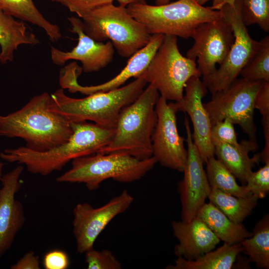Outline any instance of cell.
<instances>
[{"mask_svg": "<svg viewBox=\"0 0 269 269\" xmlns=\"http://www.w3.org/2000/svg\"><path fill=\"white\" fill-rule=\"evenodd\" d=\"M73 134L66 142L45 151L32 150L25 146L5 149L0 157L9 163L24 165L28 172L47 176L60 171L70 161L98 153L109 144L115 129L102 127L87 122L71 123Z\"/></svg>", "mask_w": 269, "mask_h": 269, "instance_id": "1", "label": "cell"}, {"mask_svg": "<svg viewBox=\"0 0 269 269\" xmlns=\"http://www.w3.org/2000/svg\"><path fill=\"white\" fill-rule=\"evenodd\" d=\"M50 94L33 96L20 110L0 116V136L23 139L26 147L47 151L67 141L73 134L71 123L50 109Z\"/></svg>", "mask_w": 269, "mask_h": 269, "instance_id": "2", "label": "cell"}, {"mask_svg": "<svg viewBox=\"0 0 269 269\" xmlns=\"http://www.w3.org/2000/svg\"><path fill=\"white\" fill-rule=\"evenodd\" d=\"M146 84L142 74L125 86L80 99L68 97L61 88L50 94V109L70 123L90 121L103 128L115 129L122 110L139 97Z\"/></svg>", "mask_w": 269, "mask_h": 269, "instance_id": "3", "label": "cell"}, {"mask_svg": "<svg viewBox=\"0 0 269 269\" xmlns=\"http://www.w3.org/2000/svg\"><path fill=\"white\" fill-rule=\"evenodd\" d=\"M159 97L151 84L124 108L111 142L98 152L126 154L138 159L152 156L151 136L157 122L155 104Z\"/></svg>", "mask_w": 269, "mask_h": 269, "instance_id": "4", "label": "cell"}, {"mask_svg": "<svg viewBox=\"0 0 269 269\" xmlns=\"http://www.w3.org/2000/svg\"><path fill=\"white\" fill-rule=\"evenodd\" d=\"M126 8L150 34H161L185 39L191 37L194 29L201 24L223 16L220 10L204 7L195 0H178L159 5L133 4Z\"/></svg>", "mask_w": 269, "mask_h": 269, "instance_id": "5", "label": "cell"}, {"mask_svg": "<svg viewBox=\"0 0 269 269\" xmlns=\"http://www.w3.org/2000/svg\"><path fill=\"white\" fill-rule=\"evenodd\" d=\"M71 161V168L57 177L56 181L83 183L90 191L97 189L102 182L109 179L121 183L139 180L157 163L153 156L140 160L126 154L99 153Z\"/></svg>", "mask_w": 269, "mask_h": 269, "instance_id": "6", "label": "cell"}, {"mask_svg": "<svg viewBox=\"0 0 269 269\" xmlns=\"http://www.w3.org/2000/svg\"><path fill=\"white\" fill-rule=\"evenodd\" d=\"M84 32L94 40H109L118 53L129 58L146 45L151 34L126 7L113 3L98 7L82 18Z\"/></svg>", "mask_w": 269, "mask_h": 269, "instance_id": "7", "label": "cell"}, {"mask_svg": "<svg viewBox=\"0 0 269 269\" xmlns=\"http://www.w3.org/2000/svg\"><path fill=\"white\" fill-rule=\"evenodd\" d=\"M147 83L152 84L160 96L178 102L183 97L187 81L201 76L195 60L183 56L177 45V37L165 35L162 42L143 73Z\"/></svg>", "mask_w": 269, "mask_h": 269, "instance_id": "8", "label": "cell"}, {"mask_svg": "<svg viewBox=\"0 0 269 269\" xmlns=\"http://www.w3.org/2000/svg\"><path fill=\"white\" fill-rule=\"evenodd\" d=\"M224 17L232 26L234 40L224 62L202 82L212 94L223 90L238 78L260 45L253 39L241 18L238 0H226L220 6Z\"/></svg>", "mask_w": 269, "mask_h": 269, "instance_id": "9", "label": "cell"}, {"mask_svg": "<svg viewBox=\"0 0 269 269\" xmlns=\"http://www.w3.org/2000/svg\"><path fill=\"white\" fill-rule=\"evenodd\" d=\"M263 82L237 78L228 87L212 95L211 100L203 103L211 127L228 119L239 125L249 139L257 142L254 103Z\"/></svg>", "mask_w": 269, "mask_h": 269, "instance_id": "10", "label": "cell"}, {"mask_svg": "<svg viewBox=\"0 0 269 269\" xmlns=\"http://www.w3.org/2000/svg\"><path fill=\"white\" fill-rule=\"evenodd\" d=\"M192 46L186 57L197 59V67L202 79L212 75L225 60L234 40L231 25L223 16L201 24L194 30Z\"/></svg>", "mask_w": 269, "mask_h": 269, "instance_id": "11", "label": "cell"}, {"mask_svg": "<svg viewBox=\"0 0 269 269\" xmlns=\"http://www.w3.org/2000/svg\"><path fill=\"white\" fill-rule=\"evenodd\" d=\"M133 201V197L124 190L98 208L88 203L76 204L73 210L72 226L77 252L85 253L93 248L97 238L108 224L116 216L125 212Z\"/></svg>", "mask_w": 269, "mask_h": 269, "instance_id": "12", "label": "cell"}, {"mask_svg": "<svg viewBox=\"0 0 269 269\" xmlns=\"http://www.w3.org/2000/svg\"><path fill=\"white\" fill-rule=\"evenodd\" d=\"M164 36L161 34H152L147 44L130 57L120 73L105 83L96 86L80 85L77 79L82 72V68L76 62H72L61 70L59 84L62 88L67 89L70 93L78 92L86 95L116 90L129 79H135L143 74L162 42Z\"/></svg>", "mask_w": 269, "mask_h": 269, "instance_id": "13", "label": "cell"}, {"mask_svg": "<svg viewBox=\"0 0 269 269\" xmlns=\"http://www.w3.org/2000/svg\"><path fill=\"white\" fill-rule=\"evenodd\" d=\"M157 122L151 136L152 156L164 167L183 172L187 156L185 139L178 132L175 103L159 97Z\"/></svg>", "mask_w": 269, "mask_h": 269, "instance_id": "14", "label": "cell"}, {"mask_svg": "<svg viewBox=\"0 0 269 269\" xmlns=\"http://www.w3.org/2000/svg\"><path fill=\"white\" fill-rule=\"evenodd\" d=\"M187 156L183 170V179L178 183V191L181 204V219L189 222L196 218L210 193L204 162L194 144L188 120L185 118Z\"/></svg>", "mask_w": 269, "mask_h": 269, "instance_id": "15", "label": "cell"}, {"mask_svg": "<svg viewBox=\"0 0 269 269\" xmlns=\"http://www.w3.org/2000/svg\"><path fill=\"white\" fill-rule=\"evenodd\" d=\"M68 20L71 31L78 35V43L69 51H63L52 46L50 55L53 63L63 66L69 60L79 61L82 63V71L86 73L98 71L110 64L115 53L112 42L97 41L87 35L79 17L70 16Z\"/></svg>", "mask_w": 269, "mask_h": 269, "instance_id": "16", "label": "cell"}, {"mask_svg": "<svg viewBox=\"0 0 269 269\" xmlns=\"http://www.w3.org/2000/svg\"><path fill=\"white\" fill-rule=\"evenodd\" d=\"M185 95L181 100L175 102L177 112L186 113L191 120L193 132L192 137L204 163L215 156L214 147L211 140V125L202 99L207 89L199 77H193L187 82Z\"/></svg>", "mask_w": 269, "mask_h": 269, "instance_id": "17", "label": "cell"}, {"mask_svg": "<svg viewBox=\"0 0 269 269\" xmlns=\"http://www.w3.org/2000/svg\"><path fill=\"white\" fill-rule=\"evenodd\" d=\"M23 169L20 164L0 179V260L25 222L23 205L15 198L21 188L19 178Z\"/></svg>", "mask_w": 269, "mask_h": 269, "instance_id": "18", "label": "cell"}, {"mask_svg": "<svg viewBox=\"0 0 269 269\" xmlns=\"http://www.w3.org/2000/svg\"><path fill=\"white\" fill-rule=\"evenodd\" d=\"M171 226L174 236L178 241L174 250L177 257L195 260L213 250L221 241L197 217L189 222L173 221Z\"/></svg>", "mask_w": 269, "mask_h": 269, "instance_id": "19", "label": "cell"}, {"mask_svg": "<svg viewBox=\"0 0 269 269\" xmlns=\"http://www.w3.org/2000/svg\"><path fill=\"white\" fill-rule=\"evenodd\" d=\"M214 154L237 178L244 185L252 169L260 162L259 154L252 158L249 153L258 148L257 142L251 139L242 140L237 145L219 143L214 145Z\"/></svg>", "mask_w": 269, "mask_h": 269, "instance_id": "20", "label": "cell"}, {"mask_svg": "<svg viewBox=\"0 0 269 269\" xmlns=\"http://www.w3.org/2000/svg\"><path fill=\"white\" fill-rule=\"evenodd\" d=\"M39 43L36 36L25 23L0 10V63L11 62L14 53L21 45H35Z\"/></svg>", "mask_w": 269, "mask_h": 269, "instance_id": "21", "label": "cell"}, {"mask_svg": "<svg viewBox=\"0 0 269 269\" xmlns=\"http://www.w3.org/2000/svg\"><path fill=\"white\" fill-rule=\"evenodd\" d=\"M197 217L209 227L220 241L228 244L240 243L253 234L242 223L234 222L210 202L203 204Z\"/></svg>", "mask_w": 269, "mask_h": 269, "instance_id": "22", "label": "cell"}, {"mask_svg": "<svg viewBox=\"0 0 269 269\" xmlns=\"http://www.w3.org/2000/svg\"><path fill=\"white\" fill-rule=\"evenodd\" d=\"M242 252L240 243L224 244L214 251L207 252L193 260L177 257L175 265L167 269H230L238 255Z\"/></svg>", "mask_w": 269, "mask_h": 269, "instance_id": "23", "label": "cell"}, {"mask_svg": "<svg viewBox=\"0 0 269 269\" xmlns=\"http://www.w3.org/2000/svg\"><path fill=\"white\" fill-rule=\"evenodd\" d=\"M0 10L14 18L39 27L53 42L59 40L62 37L59 26L47 20L33 0H0Z\"/></svg>", "mask_w": 269, "mask_h": 269, "instance_id": "24", "label": "cell"}, {"mask_svg": "<svg viewBox=\"0 0 269 269\" xmlns=\"http://www.w3.org/2000/svg\"><path fill=\"white\" fill-rule=\"evenodd\" d=\"M252 235L242 240V252L248 256L249 262L257 268L269 269V216L265 215L256 225Z\"/></svg>", "mask_w": 269, "mask_h": 269, "instance_id": "25", "label": "cell"}, {"mask_svg": "<svg viewBox=\"0 0 269 269\" xmlns=\"http://www.w3.org/2000/svg\"><path fill=\"white\" fill-rule=\"evenodd\" d=\"M208 199L209 202L236 223H242L252 213L259 200L253 195L239 197L214 188H211Z\"/></svg>", "mask_w": 269, "mask_h": 269, "instance_id": "26", "label": "cell"}, {"mask_svg": "<svg viewBox=\"0 0 269 269\" xmlns=\"http://www.w3.org/2000/svg\"><path fill=\"white\" fill-rule=\"evenodd\" d=\"M206 174L211 188L217 189L232 195L246 197L252 195L245 185H240L231 171L214 156L210 157L205 163Z\"/></svg>", "mask_w": 269, "mask_h": 269, "instance_id": "27", "label": "cell"}, {"mask_svg": "<svg viewBox=\"0 0 269 269\" xmlns=\"http://www.w3.org/2000/svg\"><path fill=\"white\" fill-rule=\"evenodd\" d=\"M240 75L249 81H263L269 82V36L260 41V45L242 69Z\"/></svg>", "mask_w": 269, "mask_h": 269, "instance_id": "28", "label": "cell"}, {"mask_svg": "<svg viewBox=\"0 0 269 269\" xmlns=\"http://www.w3.org/2000/svg\"><path fill=\"white\" fill-rule=\"evenodd\" d=\"M241 18L246 26L257 24L269 31V0H238Z\"/></svg>", "mask_w": 269, "mask_h": 269, "instance_id": "29", "label": "cell"}, {"mask_svg": "<svg viewBox=\"0 0 269 269\" xmlns=\"http://www.w3.org/2000/svg\"><path fill=\"white\" fill-rule=\"evenodd\" d=\"M247 189L259 199L264 198L269 192V161L256 172L253 171L247 178Z\"/></svg>", "mask_w": 269, "mask_h": 269, "instance_id": "30", "label": "cell"}, {"mask_svg": "<svg viewBox=\"0 0 269 269\" xmlns=\"http://www.w3.org/2000/svg\"><path fill=\"white\" fill-rule=\"evenodd\" d=\"M85 262L88 269H121V262L108 250L97 251L93 248L85 253Z\"/></svg>", "mask_w": 269, "mask_h": 269, "instance_id": "31", "label": "cell"}, {"mask_svg": "<svg viewBox=\"0 0 269 269\" xmlns=\"http://www.w3.org/2000/svg\"><path fill=\"white\" fill-rule=\"evenodd\" d=\"M234 125L229 119H225L211 127V140L213 145L219 143L232 145L239 143Z\"/></svg>", "mask_w": 269, "mask_h": 269, "instance_id": "32", "label": "cell"}, {"mask_svg": "<svg viewBox=\"0 0 269 269\" xmlns=\"http://www.w3.org/2000/svg\"><path fill=\"white\" fill-rule=\"evenodd\" d=\"M114 0H59L58 2L82 18L94 9L112 3Z\"/></svg>", "mask_w": 269, "mask_h": 269, "instance_id": "33", "label": "cell"}, {"mask_svg": "<svg viewBox=\"0 0 269 269\" xmlns=\"http://www.w3.org/2000/svg\"><path fill=\"white\" fill-rule=\"evenodd\" d=\"M254 107L262 116L263 126L269 125V82L264 81L255 97Z\"/></svg>", "mask_w": 269, "mask_h": 269, "instance_id": "34", "label": "cell"}, {"mask_svg": "<svg viewBox=\"0 0 269 269\" xmlns=\"http://www.w3.org/2000/svg\"><path fill=\"white\" fill-rule=\"evenodd\" d=\"M69 264L68 255L61 250L51 251L47 253L43 258V266L46 269H66Z\"/></svg>", "mask_w": 269, "mask_h": 269, "instance_id": "35", "label": "cell"}, {"mask_svg": "<svg viewBox=\"0 0 269 269\" xmlns=\"http://www.w3.org/2000/svg\"><path fill=\"white\" fill-rule=\"evenodd\" d=\"M11 269H39V256L33 251L25 253L17 262L10 267Z\"/></svg>", "mask_w": 269, "mask_h": 269, "instance_id": "36", "label": "cell"}, {"mask_svg": "<svg viewBox=\"0 0 269 269\" xmlns=\"http://www.w3.org/2000/svg\"><path fill=\"white\" fill-rule=\"evenodd\" d=\"M119 3V5L127 7L128 5L133 4L144 3L145 0H116Z\"/></svg>", "mask_w": 269, "mask_h": 269, "instance_id": "37", "label": "cell"}, {"mask_svg": "<svg viewBox=\"0 0 269 269\" xmlns=\"http://www.w3.org/2000/svg\"><path fill=\"white\" fill-rule=\"evenodd\" d=\"M226 0H213L212 5L210 7L212 9L218 10L221 4Z\"/></svg>", "mask_w": 269, "mask_h": 269, "instance_id": "38", "label": "cell"}, {"mask_svg": "<svg viewBox=\"0 0 269 269\" xmlns=\"http://www.w3.org/2000/svg\"><path fill=\"white\" fill-rule=\"evenodd\" d=\"M171 0H155V5H162L170 2Z\"/></svg>", "mask_w": 269, "mask_h": 269, "instance_id": "39", "label": "cell"}, {"mask_svg": "<svg viewBox=\"0 0 269 269\" xmlns=\"http://www.w3.org/2000/svg\"><path fill=\"white\" fill-rule=\"evenodd\" d=\"M197 3L201 5H204L205 3H206L209 0H195Z\"/></svg>", "mask_w": 269, "mask_h": 269, "instance_id": "40", "label": "cell"}, {"mask_svg": "<svg viewBox=\"0 0 269 269\" xmlns=\"http://www.w3.org/2000/svg\"><path fill=\"white\" fill-rule=\"evenodd\" d=\"M3 166H4V164L0 162V179L2 176V169H3Z\"/></svg>", "mask_w": 269, "mask_h": 269, "instance_id": "41", "label": "cell"}, {"mask_svg": "<svg viewBox=\"0 0 269 269\" xmlns=\"http://www.w3.org/2000/svg\"><path fill=\"white\" fill-rule=\"evenodd\" d=\"M51 0L52 2H58L59 0Z\"/></svg>", "mask_w": 269, "mask_h": 269, "instance_id": "42", "label": "cell"}]
</instances>
